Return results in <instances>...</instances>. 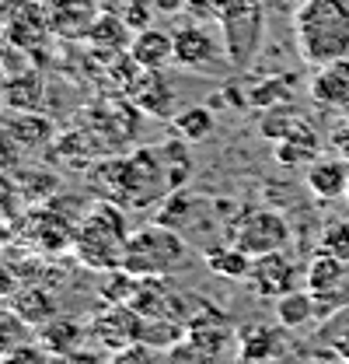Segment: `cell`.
<instances>
[{"label":"cell","mask_w":349,"mask_h":364,"mask_svg":"<svg viewBox=\"0 0 349 364\" xmlns=\"http://www.w3.org/2000/svg\"><path fill=\"white\" fill-rule=\"evenodd\" d=\"M84 130L94 140L98 136H105L109 144L112 140H123V136H133L136 134V105L130 102H116V98H105V102H98V105H87L84 109Z\"/></svg>","instance_id":"ba28073f"},{"label":"cell","mask_w":349,"mask_h":364,"mask_svg":"<svg viewBox=\"0 0 349 364\" xmlns=\"http://www.w3.org/2000/svg\"><path fill=\"white\" fill-rule=\"evenodd\" d=\"M87 333H91V329H87L84 322H77V318L52 316L45 326L35 329V340L43 343L52 358H77V354H81V343L87 340Z\"/></svg>","instance_id":"9a60e30c"},{"label":"cell","mask_w":349,"mask_h":364,"mask_svg":"<svg viewBox=\"0 0 349 364\" xmlns=\"http://www.w3.org/2000/svg\"><path fill=\"white\" fill-rule=\"evenodd\" d=\"M314 158H318V144H304V140H279L276 144L279 165H311Z\"/></svg>","instance_id":"1f68e13d"},{"label":"cell","mask_w":349,"mask_h":364,"mask_svg":"<svg viewBox=\"0 0 349 364\" xmlns=\"http://www.w3.org/2000/svg\"><path fill=\"white\" fill-rule=\"evenodd\" d=\"M290 85H294V77H287V74H279V77H262L259 85L248 88V105L269 109V105L290 102Z\"/></svg>","instance_id":"83f0119b"},{"label":"cell","mask_w":349,"mask_h":364,"mask_svg":"<svg viewBox=\"0 0 349 364\" xmlns=\"http://www.w3.org/2000/svg\"><path fill=\"white\" fill-rule=\"evenodd\" d=\"M87 329L109 354H116L119 347H126L140 336V312L133 305H109L101 316L91 318Z\"/></svg>","instance_id":"30bf717a"},{"label":"cell","mask_w":349,"mask_h":364,"mask_svg":"<svg viewBox=\"0 0 349 364\" xmlns=\"http://www.w3.org/2000/svg\"><path fill=\"white\" fill-rule=\"evenodd\" d=\"M174 63L185 67V70H206L214 60H217V39L199 25H185V28H174Z\"/></svg>","instance_id":"7c38bea8"},{"label":"cell","mask_w":349,"mask_h":364,"mask_svg":"<svg viewBox=\"0 0 349 364\" xmlns=\"http://www.w3.org/2000/svg\"><path fill=\"white\" fill-rule=\"evenodd\" d=\"M84 39L94 46L98 53H123V49L133 46L130 21H126L123 14H116V11H98Z\"/></svg>","instance_id":"d6986e66"},{"label":"cell","mask_w":349,"mask_h":364,"mask_svg":"<svg viewBox=\"0 0 349 364\" xmlns=\"http://www.w3.org/2000/svg\"><path fill=\"white\" fill-rule=\"evenodd\" d=\"M11 134L18 136L21 144H43L45 136L52 134V127H49V119H43V116L32 109V112H25V116H18V119L11 123Z\"/></svg>","instance_id":"4dcf8cb0"},{"label":"cell","mask_w":349,"mask_h":364,"mask_svg":"<svg viewBox=\"0 0 349 364\" xmlns=\"http://www.w3.org/2000/svg\"><path fill=\"white\" fill-rule=\"evenodd\" d=\"M185 259H189L185 238L178 235V228L161 221L130 231L123 249V270H130L133 277H168L178 267H185Z\"/></svg>","instance_id":"277c9868"},{"label":"cell","mask_w":349,"mask_h":364,"mask_svg":"<svg viewBox=\"0 0 349 364\" xmlns=\"http://www.w3.org/2000/svg\"><path fill=\"white\" fill-rule=\"evenodd\" d=\"M7 102H11L14 109H25V112L39 109V102H43V81H39L32 70L11 74V81H7Z\"/></svg>","instance_id":"4316f807"},{"label":"cell","mask_w":349,"mask_h":364,"mask_svg":"<svg viewBox=\"0 0 349 364\" xmlns=\"http://www.w3.org/2000/svg\"><path fill=\"white\" fill-rule=\"evenodd\" d=\"M140 280H143V277H133V273L123 270V267L105 270V280H101L98 294H101L105 305H130L133 298H136V291H140Z\"/></svg>","instance_id":"484cf974"},{"label":"cell","mask_w":349,"mask_h":364,"mask_svg":"<svg viewBox=\"0 0 349 364\" xmlns=\"http://www.w3.org/2000/svg\"><path fill=\"white\" fill-rule=\"evenodd\" d=\"M101 11H116L130 21V28H147L150 25V0H98Z\"/></svg>","instance_id":"f546056e"},{"label":"cell","mask_w":349,"mask_h":364,"mask_svg":"<svg viewBox=\"0 0 349 364\" xmlns=\"http://www.w3.org/2000/svg\"><path fill=\"white\" fill-rule=\"evenodd\" d=\"M294 43L307 67H321L349 56V4L304 0L294 14Z\"/></svg>","instance_id":"7a4b0ae2"},{"label":"cell","mask_w":349,"mask_h":364,"mask_svg":"<svg viewBox=\"0 0 349 364\" xmlns=\"http://www.w3.org/2000/svg\"><path fill=\"white\" fill-rule=\"evenodd\" d=\"M346 259L332 249H321L314 252V259L307 263L304 270V287H311L318 294V301H336L339 287L346 284Z\"/></svg>","instance_id":"4fadbf2b"},{"label":"cell","mask_w":349,"mask_h":364,"mask_svg":"<svg viewBox=\"0 0 349 364\" xmlns=\"http://www.w3.org/2000/svg\"><path fill=\"white\" fill-rule=\"evenodd\" d=\"M11 291H14V277L7 270H0V294H7L11 298Z\"/></svg>","instance_id":"e575fe53"},{"label":"cell","mask_w":349,"mask_h":364,"mask_svg":"<svg viewBox=\"0 0 349 364\" xmlns=\"http://www.w3.org/2000/svg\"><path fill=\"white\" fill-rule=\"evenodd\" d=\"M203 259H206V270L223 280H248V270H252V256L245 249H238L234 242L203 252Z\"/></svg>","instance_id":"603a6c76"},{"label":"cell","mask_w":349,"mask_h":364,"mask_svg":"<svg viewBox=\"0 0 349 364\" xmlns=\"http://www.w3.org/2000/svg\"><path fill=\"white\" fill-rule=\"evenodd\" d=\"M192 203H196V200H192V193H185V189H172V193H165V200H161V207H157V218H154V221L178 228L185 218H189Z\"/></svg>","instance_id":"f1b7e54d"},{"label":"cell","mask_w":349,"mask_h":364,"mask_svg":"<svg viewBox=\"0 0 349 364\" xmlns=\"http://www.w3.org/2000/svg\"><path fill=\"white\" fill-rule=\"evenodd\" d=\"M325 249H332L343 259H349V221H336V225L325 231Z\"/></svg>","instance_id":"836d02e7"},{"label":"cell","mask_w":349,"mask_h":364,"mask_svg":"<svg viewBox=\"0 0 349 364\" xmlns=\"http://www.w3.org/2000/svg\"><path fill=\"white\" fill-rule=\"evenodd\" d=\"M223 56L234 70H248L255 63L265 39V7L262 0H227L223 14L217 18Z\"/></svg>","instance_id":"5b68a950"},{"label":"cell","mask_w":349,"mask_h":364,"mask_svg":"<svg viewBox=\"0 0 349 364\" xmlns=\"http://www.w3.org/2000/svg\"><path fill=\"white\" fill-rule=\"evenodd\" d=\"M276 318L283 329H301L311 318H318V294L311 287H294L283 298H276Z\"/></svg>","instance_id":"44dd1931"},{"label":"cell","mask_w":349,"mask_h":364,"mask_svg":"<svg viewBox=\"0 0 349 364\" xmlns=\"http://www.w3.org/2000/svg\"><path fill=\"white\" fill-rule=\"evenodd\" d=\"M32 340H35V326H28L14 309H0V358L4 361Z\"/></svg>","instance_id":"cb8c5ba5"},{"label":"cell","mask_w":349,"mask_h":364,"mask_svg":"<svg viewBox=\"0 0 349 364\" xmlns=\"http://www.w3.org/2000/svg\"><path fill=\"white\" fill-rule=\"evenodd\" d=\"M279 354H283V343H279V333L272 326L248 322L238 329V358L241 361H272Z\"/></svg>","instance_id":"ffe728a7"},{"label":"cell","mask_w":349,"mask_h":364,"mask_svg":"<svg viewBox=\"0 0 349 364\" xmlns=\"http://www.w3.org/2000/svg\"><path fill=\"white\" fill-rule=\"evenodd\" d=\"M98 11L101 7L91 4V0H49L45 4V21H49V32L77 39V36H87Z\"/></svg>","instance_id":"5bb4252c"},{"label":"cell","mask_w":349,"mask_h":364,"mask_svg":"<svg viewBox=\"0 0 349 364\" xmlns=\"http://www.w3.org/2000/svg\"><path fill=\"white\" fill-rule=\"evenodd\" d=\"M307 189L318 200H339L349 193V161L343 158H314L307 165Z\"/></svg>","instance_id":"ac0fdd59"},{"label":"cell","mask_w":349,"mask_h":364,"mask_svg":"<svg viewBox=\"0 0 349 364\" xmlns=\"http://www.w3.org/2000/svg\"><path fill=\"white\" fill-rule=\"evenodd\" d=\"M91 186H98V193L105 200H116L123 207L143 210L150 203H161L165 193L172 189L168 168L161 165V158L154 151H133L123 158H109L91 165Z\"/></svg>","instance_id":"6da1fadb"},{"label":"cell","mask_w":349,"mask_h":364,"mask_svg":"<svg viewBox=\"0 0 349 364\" xmlns=\"http://www.w3.org/2000/svg\"><path fill=\"white\" fill-rule=\"evenodd\" d=\"M126 238H130V231H126L123 203L101 196L74 231V252L91 270H116V267H123Z\"/></svg>","instance_id":"3957f363"},{"label":"cell","mask_w":349,"mask_h":364,"mask_svg":"<svg viewBox=\"0 0 349 364\" xmlns=\"http://www.w3.org/2000/svg\"><path fill=\"white\" fill-rule=\"evenodd\" d=\"M130 56L143 70H165L168 63H174V36L161 32V28H150V25L136 28Z\"/></svg>","instance_id":"e0dca14e"},{"label":"cell","mask_w":349,"mask_h":364,"mask_svg":"<svg viewBox=\"0 0 349 364\" xmlns=\"http://www.w3.org/2000/svg\"><path fill=\"white\" fill-rule=\"evenodd\" d=\"M307 91H311V98H314L318 105H328V109H349V56L314 67Z\"/></svg>","instance_id":"8fae6325"},{"label":"cell","mask_w":349,"mask_h":364,"mask_svg":"<svg viewBox=\"0 0 349 364\" xmlns=\"http://www.w3.org/2000/svg\"><path fill=\"white\" fill-rule=\"evenodd\" d=\"M231 242L238 249H245L252 259L287 249L290 245V225L283 214L265 210V207H245L234 221H231Z\"/></svg>","instance_id":"8992f818"},{"label":"cell","mask_w":349,"mask_h":364,"mask_svg":"<svg viewBox=\"0 0 349 364\" xmlns=\"http://www.w3.org/2000/svg\"><path fill=\"white\" fill-rule=\"evenodd\" d=\"M11 309L25 318L28 326L39 329V326H45L49 318L56 316V298L49 291H43V287H21V291H14Z\"/></svg>","instance_id":"7402d4cb"},{"label":"cell","mask_w":349,"mask_h":364,"mask_svg":"<svg viewBox=\"0 0 349 364\" xmlns=\"http://www.w3.org/2000/svg\"><path fill=\"white\" fill-rule=\"evenodd\" d=\"M130 98L143 116H168L174 105V95L161 77V70H140L130 85Z\"/></svg>","instance_id":"2e32d148"},{"label":"cell","mask_w":349,"mask_h":364,"mask_svg":"<svg viewBox=\"0 0 349 364\" xmlns=\"http://www.w3.org/2000/svg\"><path fill=\"white\" fill-rule=\"evenodd\" d=\"M248 284L259 298H283L287 291H294L301 284V267L297 259L287 252V249H276V252H265L252 259V270H248Z\"/></svg>","instance_id":"52a82bcc"},{"label":"cell","mask_w":349,"mask_h":364,"mask_svg":"<svg viewBox=\"0 0 349 364\" xmlns=\"http://www.w3.org/2000/svg\"><path fill=\"white\" fill-rule=\"evenodd\" d=\"M259 134L265 136V140H272V144H279V140H304V144H318V130H314V123L307 119L294 102H279V105L262 109Z\"/></svg>","instance_id":"9c48e42d"},{"label":"cell","mask_w":349,"mask_h":364,"mask_svg":"<svg viewBox=\"0 0 349 364\" xmlns=\"http://www.w3.org/2000/svg\"><path fill=\"white\" fill-rule=\"evenodd\" d=\"M172 130L185 144H199V140H206V136L214 134V109H206V105H192V109H185V112H178L172 119Z\"/></svg>","instance_id":"d4e9b609"},{"label":"cell","mask_w":349,"mask_h":364,"mask_svg":"<svg viewBox=\"0 0 349 364\" xmlns=\"http://www.w3.org/2000/svg\"><path fill=\"white\" fill-rule=\"evenodd\" d=\"M321 340H328V343H332V350H336L339 358H346V361H349V309L325 322Z\"/></svg>","instance_id":"d6a6232c"}]
</instances>
